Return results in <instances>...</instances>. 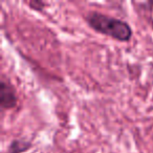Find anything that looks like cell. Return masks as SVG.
Returning <instances> with one entry per match:
<instances>
[{
	"label": "cell",
	"instance_id": "4",
	"mask_svg": "<svg viewBox=\"0 0 153 153\" xmlns=\"http://www.w3.org/2000/svg\"><path fill=\"white\" fill-rule=\"evenodd\" d=\"M28 5H30V9L35 10V11H42L45 7V3L42 2V1H37V0H35V1L28 2Z\"/></svg>",
	"mask_w": 153,
	"mask_h": 153
},
{
	"label": "cell",
	"instance_id": "2",
	"mask_svg": "<svg viewBox=\"0 0 153 153\" xmlns=\"http://www.w3.org/2000/svg\"><path fill=\"white\" fill-rule=\"evenodd\" d=\"M17 102L15 88L5 76H2L0 80V108L2 111L13 109L16 107Z\"/></svg>",
	"mask_w": 153,
	"mask_h": 153
},
{
	"label": "cell",
	"instance_id": "3",
	"mask_svg": "<svg viewBox=\"0 0 153 153\" xmlns=\"http://www.w3.org/2000/svg\"><path fill=\"white\" fill-rule=\"evenodd\" d=\"M33 147V144L30 140H13L10 144L9 148H7V152L9 153H25Z\"/></svg>",
	"mask_w": 153,
	"mask_h": 153
},
{
	"label": "cell",
	"instance_id": "1",
	"mask_svg": "<svg viewBox=\"0 0 153 153\" xmlns=\"http://www.w3.org/2000/svg\"><path fill=\"white\" fill-rule=\"evenodd\" d=\"M86 23L97 33L108 36L121 42H128L132 38L131 26L124 20L105 15L100 12H88L84 16Z\"/></svg>",
	"mask_w": 153,
	"mask_h": 153
}]
</instances>
